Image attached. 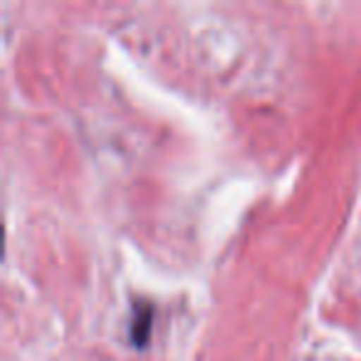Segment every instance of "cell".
I'll return each mask as SVG.
<instances>
[{"label":"cell","instance_id":"obj_1","mask_svg":"<svg viewBox=\"0 0 361 361\" xmlns=\"http://www.w3.org/2000/svg\"><path fill=\"white\" fill-rule=\"evenodd\" d=\"M149 326H151V307L141 305V314H136L134 324H131V336H134L136 344H144L146 336H149Z\"/></svg>","mask_w":361,"mask_h":361}]
</instances>
